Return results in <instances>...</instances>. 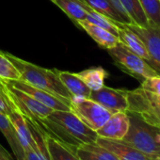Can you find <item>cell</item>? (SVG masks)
<instances>
[{
    "mask_svg": "<svg viewBox=\"0 0 160 160\" xmlns=\"http://www.w3.org/2000/svg\"><path fill=\"white\" fill-rule=\"evenodd\" d=\"M54 138L72 151L84 143L95 142L98 135L72 110H53L46 118L37 121Z\"/></svg>",
    "mask_w": 160,
    "mask_h": 160,
    "instance_id": "cell-1",
    "label": "cell"
},
{
    "mask_svg": "<svg viewBox=\"0 0 160 160\" xmlns=\"http://www.w3.org/2000/svg\"><path fill=\"white\" fill-rule=\"evenodd\" d=\"M126 112L139 117L145 122L160 127V75L144 79L132 91H126Z\"/></svg>",
    "mask_w": 160,
    "mask_h": 160,
    "instance_id": "cell-2",
    "label": "cell"
},
{
    "mask_svg": "<svg viewBox=\"0 0 160 160\" xmlns=\"http://www.w3.org/2000/svg\"><path fill=\"white\" fill-rule=\"evenodd\" d=\"M4 54L20 72V80H23L33 87L50 92L58 98L71 102L72 94L59 79L58 70L45 69L16 58L12 54L6 52H4Z\"/></svg>",
    "mask_w": 160,
    "mask_h": 160,
    "instance_id": "cell-3",
    "label": "cell"
},
{
    "mask_svg": "<svg viewBox=\"0 0 160 160\" xmlns=\"http://www.w3.org/2000/svg\"><path fill=\"white\" fill-rule=\"evenodd\" d=\"M127 114L129 129L122 140L152 158L160 157V127L145 122L135 114Z\"/></svg>",
    "mask_w": 160,
    "mask_h": 160,
    "instance_id": "cell-4",
    "label": "cell"
},
{
    "mask_svg": "<svg viewBox=\"0 0 160 160\" xmlns=\"http://www.w3.org/2000/svg\"><path fill=\"white\" fill-rule=\"evenodd\" d=\"M108 52L116 66L124 72L138 79L139 82L146 78L160 75L145 59L131 52L121 42L116 46L108 49Z\"/></svg>",
    "mask_w": 160,
    "mask_h": 160,
    "instance_id": "cell-5",
    "label": "cell"
},
{
    "mask_svg": "<svg viewBox=\"0 0 160 160\" xmlns=\"http://www.w3.org/2000/svg\"><path fill=\"white\" fill-rule=\"evenodd\" d=\"M71 110L94 131L101 128L113 114L98 103L83 96H72Z\"/></svg>",
    "mask_w": 160,
    "mask_h": 160,
    "instance_id": "cell-6",
    "label": "cell"
},
{
    "mask_svg": "<svg viewBox=\"0 0 160 160\" xmlns=\"http://www.w3.org/2000/svg\"><path fill=\"white\" fill-rule=\"evenodd\" d=\"M1 82L4 85L5 92L12 105L24 117L34 121H39L46 118L53 111L52 108L40 103L26 92L7 85L2 80Z\"/></svg>",
    "mask_w": 160,
    "mask_h": 160,
    "instance_id": "cell-7",
    "label": "cell"
},
{
    "mask_svg": "<svg viewBox=\"0 0 160 160\" xmlns=\"http://www.w3.org/2000/svg\"><path fill=\"white\" fill-rule=\"evenodd\" d=\"M1 80L7 85L26 92L27 94L30 95L31 97H33L40 103L43 104L44 106L52 108L53 110H71V102L58 98L54 94L47 92L43 90L33 87L28 84L27 82L23 81V80Z\"/></svg>",
    "mask_w": 160,
    "mask_h": 160,
    "instance_id": "cell-8",
    "label": "cell"
},
{
    "mask_svg": "<svg viewBox=\"0 0 160 160\" xmlns=\"http://www.w3.org/2000/svg\"><path fill=\"white\" fill-rule=\"evenodd\" d=\"M125 26L143 42L150 56V59L147 62L160 74V28H142L133 24Z\"/></svg>",
    "mask_w": 160,
    "mask_h": 160,
    "instance_id": "cell-9",
    "label": "cell"
},
{
    "mask_svg": "<svg viewBox=\"0 0 160 160\" xmlns=\"http://www.w3.org/2000/svg\"><path fill=\"white\" fill-rule=\"evenodd\" d=\"M89 99L98 103L112 113L126 112L128 108L125 90L113 89L104 86L97 91H92Z\"/></svg>",
    "mask_w": 160,
    "mask_h": 160,
    "instance_id": "cell-10",
    "label": "cell"
},
{
    "mask_svg": "<svg viewBox=\"0 0 160 160\" xmlns=\"http://www.w3.org/2000/svg\"><path fill=\"white\" fill-rule=\"evenodd\" d=\"M96 142L101 146L105 147L108 151H110L118 160H153L155 158H152L131 145L125 143L122 140L105 138L98 137Z\"/></svg>",
    "mask_w": 160,
    "mask_h": 160,
    "instance_id": "cell-11",
    "label": "cell"
},
{
    "mask_svg": "<svg viewBox=\"0 0 160 160\" xmlns=\"http://www.w3.org/2000/svg\"><path fill=\"white\" fill-rule=\"evenodd\" d=\"M129 129V117L127 112L113 113L106 123L96 133L98 137L122 140Z\"/></svg>",
    "mask_w": 160,
    "mask_h": 160,
    "instance_id": "cell-12",
    "label": "cell"
},
{
    "mask_svg": "<svg viewBox=\"0 0 160 160\" xmlns=\"http://www.w3.org/2000/svg\"><path fill=\"white\" fill-rule=\"evenodd\" d=\"M115 24L118 27V38L120 40V42L122 43L131 52L148 61L150 59V56L147 52L145 44L139 39V37L135 32L130 30L125 26V24L118 22H115Z\"/></svg>",
    "mask_w": 160,
    "mask_h": 160,
    "instance_id": "cell-13",
    "label": "cell"
},
{
    "mask_svg": "<svg viewBox=\"0 0 160 160\" xmlns=\"http://www.w3.org/2000/svg\"><path fill=\"white\" fill-rule=\"evenodd\" d=\"M78 28L85 30L92 37V39H93L102 48L107 50L116 46L120 42L117 36L100 27L89 23L86 20L78 22Z\"/></svg>",
    "mask_w": 160,
    "mask_h": 160,
    "instance_id": "cell-14",
    "label": "cell"
},
{
    "mask_svg": "<svg viewBox=\"0 0 160 160\" xmlns=\"http://www.w3.org/2000/svg\"><path fill=\"white\" fill-rule=\"evenodd\" d=\"M78 28V22L85 21L88 12L92 9L83 0H52Z\"/></svg>",
    "mask_w": 160,
    "mask_h": 160,
    "instance_id": "cell-15",
    "label": "cell"
},
{
    "mask_svg": "<svg viewBox=\"0 0 160 160\" xmlns=\"http://www.w3.org/2000/svg\"><path fill=\"white\" fill-rule=\"evenodd\" d=\"M0 132L7 139L17 160H27L26 152L20 143L16 130L7 115L0 113Z\"/></svg>",
    "mask_w": 160,
    "mask_h": 160,
    "instance_id": "cell-16",
    "label": "cell"
},
{
    "mask_svg": "<svg viewBox=\"0 0 160 160\" xmlns=\"http://www.w3.org/2000/svg\"><path fill=\"white\" fill-rule=\"evenodd\" d=\"M75 154L79 160H118L110 151L101 146L96 141L78 146Z\"/></svg>",
    "mask_w": 160,
    "mask_h": 160,
    "instance_id": "cell-17",
    "label": "cell"
},
{
    "mask_svg": "<svg viewBox=\"0 0 160 160\" xmlns=\"http://www.w3.org/2000/svg\"><path fill=\"white\" fill-rule=\"evenodd\" d=\"M58 74L61 82L72 94V96H83L85 98H89L92 91L77 76L76 73L58 70Z\"/></svg>",
    "mask_w": 160,
    "mask_h": 160,
    "instance_id": "cell-18",
    "label": "cell"
},
{
    "mask_svg": "<svg viewBox=\"0 0 160 160\" xmlns=\"http://www.w3.org/2000/svg\"><path fill=\"white\" fill-rule=\"evenodd\" d=\"M8 117L16 130L17 136L19 138L21 145L23 146L25 150V152H28L30 149V142H31L32 137H31V133H30V130L28 128V125L27 123L25 117L15 108V107L12 112Z\"/></svg>",
    "mask_w": 160,
    "mask_h": 160,
    "instance_id": "cell-19",
    "label": "cell"
},
{
    "mask_svg": "<svg viewBox=\"0 0 160 160\" xmlns=\"http://www.w3.org/2000/svg\"><path fill=\"white\" fill-rule=\"evenodd\" d=\"M91 91H97L105 86V79L108 72L102 67L89 68L76 73Z\"/></svg>",
    "mask_w": 160,
    "mask_h": 160,
    "instance_id": "cell-20",
    "label": "cell"
},
{
    "mask_svg": "<svg viewBox=\"0 0 160 160\" xmlns=\"http://www.w3.org/2000/svg\"><path fill=\"white\" fill-rule=\"evenodd\" d=\"M46 143L50 160H79L74 151L51 137L47 132Z\"/></svg>",
    "mask_w": 160,
    "mask_h": 160,
    "instance_id": "cell-21",
    "label": "cell"
},
{
    "mask_svg": "<svg viewBox=\"0 0 160 160\" xmlns=\"http://www.w3.org/2000/svg\"><path fill=\"white\" fill-rule=\"evenodd\" d=\"M120 1L123 9L129 15L133 25L142 28L149 27L148 21L138 0H120Z\"/></svg>",
    "mask_w": 160,
    "mask_h": 160,
    "instance_id": "cell-22",
    "label": "cell"
},
{
    "mask_svg": "<svg viewBox=\"0 0 160 160\" xmlns=\"http://www.w3.org/2000/svg\"><path fill=\"white\" fill-rule=\"evenodd\" d=\"M83 1L98 13L109 18L114 22L124 24L121 15L111 4L110 0H83Z\"/></svg>",
    "mask_w": 160,
    "mask_h": 160,
    "instance_id": "cell-23",
    "label": "cell"
},
{
    "mask_svg": "<svg viewBox=\"0 0 160 160\" xmlns=\"http://www.w3.org/2000/svg\"><path fill=\"white\" fill-rule=\"evenodd\" d=\"M144 12L148 25L153 28H160V0H138Z\"/></svg>",
    "mask_w": 160,
    "mask_h": 160,
    "instance_id": "cell-24",
    "label": "cell"
},
{
    "mask_svg": "<svg viewBox=\"0 0 160 160\" xmlns=\"http://www.w3.org/2000/svg\"><path fill=\"white\" fill-rule=\"evenodd\" d=\"M86 21H88L89 23L93 24L97 27H100L118 37V27L115 24V22L106 16L98 13L97 12L93 11L92 9H91L88 12Z\"/></svg>",
    "mask_w": 160,
    "mask_h": 160,
    "instance_id": "cell-25",
    "label": "cell"
},
{
    "mask_svg": "<svg viewBox=\"0 0 160 160\" xmlns=\"http://www.w3.org/2000/svg\"><path fill=\"white\" fill-rule=\"evenodd\" d=\"M21 73L14 64L6 57L4 52L0 50V79L19 80Z\"/></svg>",
    "mask_w": 160,
    "mask_h": 160,
    "instance_id": "cell-26",
    "label": "cell"
},
{
    "mask_svg": "<svg viewBox=\"0 0 160 160\" xmlns=\"http://www.w3.org/2000/svg\"><path fill=\"white\" fill-rule=\"evenodd\" d=\"M13 109L14 106L12 105L9 96L7 95L4 89V85L1 82V80H0V113L9 116Z\"/></svg>",
    "mask_w": 160,
    "mask_h": 160,
    "instance_id": "cell-27",
    "label": "cell"
},
{
    "mask_svg": "<svg viewBox=\"0 0 160 160\" xmlns=\"http://www.w3.org/2000/svg\"><path fill=\"white\" fill-rule=\"evenodd\" d=\"M110 2H111V4L113 5V7L115 8V10L118 12V13L121 15L122 19L123 20V23H124L125 25H130V24H132V21H131L129 15L127 14V12H126L125 10L123 9V7H122V3H121L120 0H110Z\"/></svg>",
    "mask_w": 160,
    "mask_h": 160,
    "instance_id": "cell-28",
    "label": "cell"
},
{
    "mask_svg": "<svg viewBox=\"0 0 160 160\" xmlns=\"http://www.w3.org/2000/svg\"><path fill=\"white\" fill-rule=\"evenodd\" d=\"M0 160H13L11 153L0 144Z\"/></svg>",
    "mask_w": 160,
    "mask_h": 160,
    "instance_id": "cell-29",
    "label": "cell"
},
{
    "mask_svg": "<svg viewBox=\"0 0 160 160\" xmlns=\"http://www.w3.org/2000/svg\"><path fill=\"white\" fill-rule=\"evenodd\" d=\"M153 160H160V157H157V158H155V159H153Z\"/></svg>",
    "mask_w": 160,
    "mask_h": 160,
    "instance_id": "cell-30",
    "label": "cell"
},
{
    "mask_svg": "<svg viewBox=\"0 0 160 160\" xmlns=\"http://www.w3.org/2000/svg\"><path fill=\"white\" fill-rule=\"evenodd\" d=\"M50 1H52V0H50Z\"/></svg>",
    "mask_w": 160,
    "mask_h": 160,
    "instance_id": "cell-31",
    "label": "cell"
}]
</instances>
